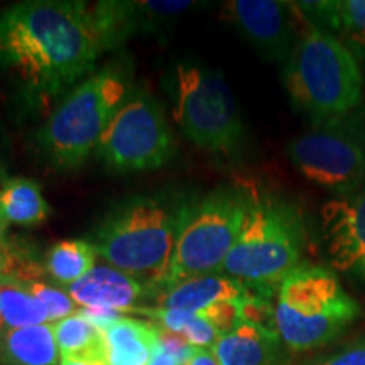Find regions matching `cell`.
Here are the masks:
<instances>
[{
    "label": "cell",
    "mask_w": 365,
    "mask_h": 365,
    "mask_svg": "<svg viewBox=\"0 0 365 365\" xmlns=\"http://www.w3.org/2000/svg\"><path fill=\"white\" fill-rule=\"evenodd\" d=\"M105 49L85 2L29 0L0 12V63L39 98L66 97Z\"/></svg>",
    "instance_id": "cell-1"
},
{
    "label": "cell",
    "mask_w": 365,
    "mask_h": 365,
    "mask_svg": "<svg viewBox=\"0 0 365 365\" xmlns=\"http://www.w3.org/2000/svg\"><path fill=\"white\" fill-rule=\"evenodd\" d=\"M284 85L296 110L313 127L350 115L362 105L364 80L354 53L312 24L287 58Z\"/></svg>",
    "instance_id": "cell-2"
},
{
    "label": "cell",
    "mask_w": 365,
    "mask_h": 365,
    "mask_svg": "<svg viewBox=\"0 0 365 365\" xmlns=\"http://www.w3.org/2000/svg\"><path fill=\"white\" fill-rule=\"evenodd\" d=\"M182 208L137 196L113 208L97 230V252L118 271L161 286L175 254Z\"/></svg>",
    "instance_id": "cell-3"
},
{
    "label": "cell",
    "mask_w": 365,
    "mask_h": 365,
    "mask_svg": "<svg viewBox=\"0 0 365 365\" xmlns=\"http://www.w3.org/2000/svg\"><path fill=\"white\" fill-rule=\"evenodd\" d=\"M304 223L293 203L250 191L244 225L222 274L247 286L279 287L301 264Z\"/></svg>",
    "instance_id": "cell-4"
},
{
    "label": "cell",
    "mask_w": 365,
    "mask_h": 365,
    "mask_svg": "<svg viewBox=\"0 0 365 365\" xmlns=\"http://www.w3.org/2000/svg\"><path fill=\"white\" fill-rule=\"evenodd\" d=\"M360 314L331 269L301 262L277 291L276 325L282 344L296 352L330 344Z\"/></svg>",
    "instance_id": "cell-5"
},
{
    "label": "cell",
    "mask_w": 365,
    "mask_h": 365,
    "mask_svg": "<svg viewBox=\"0 0 365 365\" xmlns=\"http://www.w3.org/2000/svg\"><path fill=\"white\" fill-rule=\"evenodd\" d=\"M127 100L124 75L107 66L81 81L54 108L38 140L49 161L63 170L78 168L97 149L105 129Z\"/></svg>",
    "instance_id": "cell-6"
},
{
    "label": "cell",
    "mask_w": 365,
    "mask_h": 365,
    "mask_svg": "<svg viewBox=\"0 0 365 365\" xmlns=\"http://www.w3.org/2000/svg\"><path fill=\"white\" fill-rule=\"evenodd\" d=\"M249 198V190L220 186L185 205L175 254L161 286L168 289L191 277L222 274L244 225Z\"/></svg>",
    "instance_id": "cell-7"
},
{
    "label": "cell",
    "mask_w": 365,
    "mask_h": 365,
    "mask_svg": "<svg viewBox=\"0 0 365 365\" xmlns=\"http://www.w3.org/2000/svg\"><path fill=\"white\" fill-rule=\"evenodd\" d=\"M175 120L191 143L207 153L235 158L244 145L234 95L220 73L205 66L178 65Z\"/></svg>",
    "instance_id": "cell-8"
},
{
    "label": "cell",
    "mask_w": 365,
    "mask_h": 365,
    "mask_svg": "<svg viewBox=\"0 0 365 365\" xmlns=\"http://www.w3.org/2000/svg\"><path fill=\"white\" fill-rule=\"evenodd\" d=\"M287 156L314 185L339 196L355 193L365 181L364 112L314 125L291 140Z\"/></svg>",
    "instance_id": "cell-9"
},
{
    "label": "cell",
    "mask_w": 365,
    "mask_h": 365,
    "mask_svg": "<svg viewBox=\"0 0 365 365\" xmlns=\"http://www.w3.org/2000/svg\"><path fill=\"white\" fill-rule=\"evenodd\" d=\"M95 150L112 170L134 173L164 166L175 144L159 103L145 91H135L118 108Z\"/></svg>",
    "instance_id": "cell-10"
},
{
    "label": "cell",
    "mask_w": 365,
    "mask_h": 365,
    "mask_svg": "<svg viewBox=\"0 0 365 365\" xmlns=\"http://www.w3.org/2000/svg\"><path fill=\"white\" fill-rule=\"evenodd\" d=\"M232 21L269 61L284 63L293 51V27L287 4L235 0L228 4Z\"/></svg>",
    "instance_id": "cell-11"
},
{
    "label": "cell",
    "mask_w": 365,
    "mask_h": 365,
    "mask_svg": "<svg viewBox=\"0 0 365 365\" xmlns=\"http://www.w3.org/2000/svg\"><path fill=\"white\" fill-rule=\"evenodd\" d=\"M323 234L333 267L355 269L365 259V186L323 207Z\"/></svg>",
    "instance_id": "cell-12"
},
{
    "label": "cell",
    "mask_w": 365,
    "mask_h": 365,
    "mask_svg": "<svg viewBox=\"0 0 365 365\" xmlns=\"http://www.w3.org/2000/svg\"><path fill=\"white\" fill-rule=\"evenodd\" d=\"M144 284L115 267L95 266L80 281L68 286L66 293L83 308H102L122 312L134 308L143 296Z\"/></svg>",
    "instance_id": "cell-13"
},
{
    "label": "cell",
    "mask_w": 365,
    "mask_h": 365,
    "mask_svg": "<svg viewBox=\"0 0 365 365\" xmlns=\"http://www.w3.org/2000/svg\"><path fill=\"white\" fill-rule=\"evenodd\" d=\"M281 344L277 331L239 322L234 330L218 339L212 352L218 365H277Z\"/></svg>",
    "instance_id": "cell-14"
},
{
    "label": "cell",
    "mask_w": 365,
    "mask_h": 365,
    "mask_svg": "<svg viewBox=\"0 0 365 365\" xmlns=\"http://www.w3.org/2000/svg\"><path fill=\"white\" fill-rule=\"evenodd\" d=\"M244 293L245 286L225 274H207L168 287L161 303L166 309L200 313L220 301L239 299Z\"/></svg>",
    "instance_id": "cell-15"
},
{
    "label": "cell",
    "mask_w": 365,
    "mask_h": 365,
    "mask_svg": "<svg viewBox=\"0 0 365 365\" xmlns=\"http://www.w3.org/2000/svg\"><path fill=\"white\" fill-rule=\"evenodd\" d=\"M107 365H148L159 346L158 327L122 317L103 331Z\"/></svg>",
    "instance_id": "cell-16"
},
{
    "label": "cell",
    "mask_w": 365,
    "mask_h": 365,
    "mask_svg": "<svg viewBox=\"0 0 365 365\" xmlns=\"http://www.w3.org/2000/svg\"><path fill=\"white\" fill-rule=\"evenodd\" d=\"M0 352L6 365H56L59 362L56 339L49 323L2 331Z\"/></svg>",
    "instance_id": "cell-17"
},
{
    "label": "cell",
    "mask_w": 365,
    "mask_h": 365,
    "mask_svg": "<svg viewBox=\"0 0 365 365\" xmlns=\"http://www.w3.org/2000/svg\"><path fill=\"white\" fill-rule=\"evenodd\" d=\"M53 331L59 357L80 359L95 365H107L103 331L86 322L78 312L53 323Z\"/></svg>",
    "instance_id": "cell-18"
},
{
    "label": "cell",
    "mask_w": 365,
    "mask_h": 365,
    "mask_svg": "<svg viewBox=\"0 0 365 365\" xmlns=\"http://www.w3.org/2000/svg\"><path fill=\"white\" fill-rule=\"evenodd\" d=\"M0 208L7 223L19 227H36L49 215L38 182L29 178H11L0 190Z\"/></svg>",
    "instance_id": "cell-19"
},
{
    "label": "cell",
    "mask_w": 365,
    "mask_h": 365,
    "mask_svg": "<svg viewBox=\"0 0 365 365\" xmlns=\"http://www.w3.org/2000/svg\"><path fill=\"white\" fill-rule=\"evenodd\" d=\"M49 323L44 304L31 293L27 282L4 279L0 287V333Z\"/></svg>",
    "instance_id": "cell-20"
},
{
    "label": "cell",
    "mask_w": 365,
    "mask_h": 365,
    "mask_svg": "<svg viewBox=\"0 0 365 365\" xmlns=\"http://www.w3.org/2000/svg\"><path fill=\"white\" fill-rule=\"evenodd\" d=\"M97 249L86 240H61L48 250L46 274L61 286H71L95 267Z\"/></svg>",
    "instance_id": "cell-21"
},
{
    "label": "cell",
    "mask_w": 365,
    "mask_h": 365,
    "mask_svg": "<svg viewBox=\"0 0 365 365\" xmlns=\"http://www.w3.org/2000/svg\"><path fill=\"white\" fill-rule=\"evenodd\" d=\"M139 312L148 314L149 318L156 319L159 325L166 328V330L180 333L195 349H213L218 339H220V333L215 330V327L200 313H188L166 308H143Z\"/></svg>",
    "instance_id": "cell-22"
},
{
    "label": "cell",
    "mask_w": 365,
    "mask_h": 365,
    "mask_svg": "<svg viewBox=\"0 0 365 365\" xmlns=\"http://www.w3.org/2000/svg\"><path fill=\"white\" fill-rule=\"evenodd\" d=\"M328 33L339 38L354 54L365 56V0L333 2Z\"/></svg>",
    "instance_id": "cell-23"
},
{
    "label": "cell",
    "mask_w": 365,
    "mask_h": 365,
    "mask_svg": "<svg viewBox=\"0 0 365 365\" xmlns=\"http://www.w3.org/2000/svg\"><path fill=\"white\" fill-rule=\"evenodd\" d=\"M27 286H29L31 293L44 304L49 322L56 323L59 319L70 317V314H75V301L63 289H58V287H53L41 281L27 282Z\"/></svg>",
    "instance_id": "cell-24"
},
{
    "label": "cell",
    "mask_w": 365,
    "mask_h": 365,
    "mask_svg": "<svg viewBox=\"0 0 365 365\" xmlns=\"http://www.w3.org/2000/svg\"><path fill=\"white\" fill-rule=\"evenodd\" d=\"M200 314L207 318L208 322L215 327V330L220 333V336L227 335L228 331L234 330L240 322L239 303H237V299L220 301V303L200 312Z\"/></svg>",
    "instance_id": "cell-25"
},
{
    "label": "cell",
    "mask_w": 365,
    "mask_h": 365,
    "mask_svg": "<svg viewBox=\"0 0 365 365\" xmlns=\"http://www.w3.org/2000/svg\"><path fill=\"white\" fill-rule=\"evenodd\" d=\"M158 339H159V345H161L168 354L175 355L182 365L190 362L191 355L195 352V346H191L190 341L186 340L185 336L176 331L158 327Z\"/></svg>",
    "instance_id": "cell-26"
},
{
    "label": "cell",
    "mask_w": 365,
    "mask_h": 365,
    "mask_svg": "<svg viewBox=\"0 0 365 365\" xmlns=\"http://www.w3.org/2000/svg\"><path fill=\"white\" fill-rule=\"evenodd\" d=\"M319 365H365V339L341 349Z\"/></svg>",
    "instance_id": "cell-27"
},
{
    "label": "cell",
    "mask_w": 365,
    "mask_h": 365,
    "mask_svg": "<svg viewBox=\"0 0 365 365\" xmlns=\"http://www.w3.org/2000/svg\"><path fill=\"white\" fill-rule=\"evenodd\" d=\"M78 314H81L86 322L91 325L97 327L100 331H105L108 327L113 325L117 319L122 318L120 312H113V309H102V308H83L80 309Z\"/></svg>",
    "instance_id": "cell-28"
},
{
    "label": "cell",
    "mask_w": 365,
    "mask_h": 365,
    "mask_svg": "<svg viewBox=\"0 0 365 365\" xmlns=\"http://www.w3.org/2000/svg\"><path fill=\"white\" fill-rule=\"evenodd\" d=\"M186 365H218L215 355L212 350L207 349H195L193 355H191L190 362Z\"/></svg>",
    "instance_id": "cell-29"
},
{
    "label": "cell",
    "mask_w": 365,
    "mask_h": 365,
    "mask_svg": "<svg viewBox=\"0 0 365 365\" xmlns=\"http://www.w3.org/2000/svg\"><path fill=\"white\" fill-rule=\"evenodd\" d=\"M148 365H182V364L175 357V355L168 354L166 350H164L163 346L159 345Z\"/></svg>",
    "instance_id": "cell-30"
},
{
    "label": "cell",
    "mask_w": 365,
    "mask_h": 365,
    "mask_svg": "<svg viewBox=\"0 0 365 365\" xmlns=\"http://www.w3.org/2000/svg\"><path fill=\"white\" fill-rule=\"evenodd\" d=\"M6 232H7V220H6V217H4L2 208H0V255L4 254V250H6L7 244H9Z\"/></svg>",
    "instance_id": "cell-31"
},
{
    "label": "cell",
    "mask_w": 365,
    "mask_h": 365,
    "mask_svg": "<svg viewBox=\"0 0 365 365\" xmlns=\"http://www.w3.org/2000/svg\"><path fill=\"white\" fill-rule=\"evenodd\" d=\"M59 365H95V364H91V362H86V360H80V359L59 357Z\"/></svg>",
    "instance_id": "cell-32"
},
{
    "label": "cell",
    "mask_w": 365,
    "mask_h": 365,
    "mask_svg": "<svg viewBox=\"0 0 365 365\" xmlns=\"http://www.w3.org/2000/svg\"><path fill=\"white\" fill-rule=\"evenodd\" d=\"M355 271H357V272H359V276H360V277H362V279H365V259H364V261H362V262H360V264H359V266H357V267H355Z\"/></svg>",
    "instance_id": "cell-33"
},
{
    "label": "cell",
    "mask_w": 365,
    "mask_h": 365,
    "mask_svg": "<svg viewBox=\"0 0 365 365\" xmlns=\"http://www.w3.org/2000/svg\"><path fill=\"white\" fill-rule=\"evenodd\" d=\"M4 284V276H2V271H0V287Z\"/></svg>",
    "instance_id": "cell-34"
}]
</instances>
